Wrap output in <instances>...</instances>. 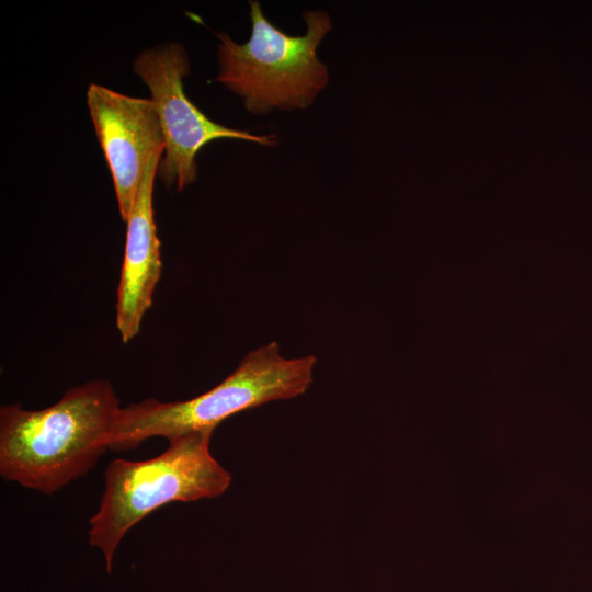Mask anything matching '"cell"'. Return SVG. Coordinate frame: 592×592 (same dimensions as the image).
Here are the masks:
<instances>
[{"instance_id":"cell-1","label":"cell","mask_w":592,"mask_h":592,"mask_svg":"<svg viewBox=\"0 0 592 592\" xmlns=\"http://www.w3.org/2000/svg\"><path fill=\"white\" fill-rule=\"evenodd\" d=\"M119 401L107 380L67 390L41 410L0 409V475L52 494L86 475L110 449Z\"/></svg>"},{"instance_id":"cell-2","label":"cell","mask_w":592,"mask_h":592,"mask_svg":"<svg viewBox=\"0 0 592 592\" xmlns=\"http://www.w3.org/2000/svg\"><path fill=\"white\" fill-rule=\"evenodd\" d=\"M316 363L314 355L283 357L275 341L260 346L249 352L221 383L195 398L171 402L150 398L121 408L110 449H132L156 436L171 440L214 431L236 413L303 395L312 382Z\"/></svg>"},{"instance_id":"cell-3","label":"cell","mask_w":592,"mask_h":592,"mask_svg":"<svg viewBox=\"0 0 592 592\" xmlns=\"http://www.w3.org/2000/svg\"><path fill=\"white\" fill-rule=\"evenodd\" d=\"M213 432L173 437L150 459L117 458L107 465L105 489L88 533L90 545L102 551L107 572L122 538L149 513L173 501L210 499L227 490L230 474L209 452Z\"/></svg>"},{"instance_id":"cell-4","label":"cell","mask_w":592,"mask_h":592,"mask_svg":"<svg viewBox=\"0 0 592 592\" xmlns=\"http://www.w3.org/2000/svg\"><path fill=\"white\" fill-rule=\"evenodd\" d=\"M252 31L244 44L220 32L217 81L242 98L253 114L305 109L327 86L329 73L317 57V47L331 30L323 11H307L304 35H288L263 14L258 1H250Z\"/></svg>"},{"instance_id":"cell-5","label":"cell","mask_w":592,"mask_h":592,"mask_svg":"<svg viewBox=\"0 0 592 592\" xmlns=\"http://www.w3.org/2000/svg\"><path fill=\"white\" fill-rule=\"evenodd\" d=\"M135 72L149 88L164 135L163 158L157 174L178 190L195 181L197 152L209 141L220 138L242 139L262 146L275 145V137L257 136L210 121L186 96L183 77L190 71L184 47L167 43L143 50L135 59Z\"/></svg>"},{"instance_id":"cell-6","label":"cell","mask_w":592,"mask_h":592,"mask_svg":"<svg viewBox=\"0 0 592 592\" xmlns=\"http://www.w3.org/2000/svg\"><path fill=\"white\" fill-rule=\"evenodd\" d=\"M96 137L115 187L121 217L127 221L150 161L164 151V135L150 99L128 96L96 83L87 90Z\"/></svg>"},{"instance_id":"cell-7","label":"cell","mask_w":592,"mask_h":592,"mask_svg":"<svg viewBox=\"0 0 592 592\" xmlns=\"http://www.w3.org/2000/svg\"><path fill=\"white\" fill-rule=\"evenodd\" d=\"M162 155H157L147 167L126 221L125 252L116 301V327L124 343L138 334L161 275L152 192Z\"/></svg>"}]
</instances>
